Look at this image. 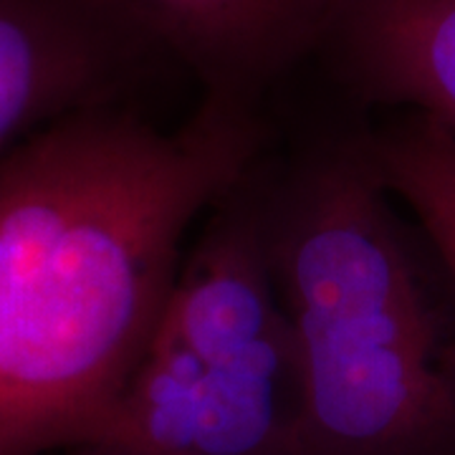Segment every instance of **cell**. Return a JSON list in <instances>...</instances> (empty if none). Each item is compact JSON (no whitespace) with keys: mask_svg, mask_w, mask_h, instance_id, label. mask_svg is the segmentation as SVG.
<instances>
[{"mask_svg":"<svg viewBox=\"0 0 455 455\" xmlns=\"http://www.w3.org/2000/svg\"><path fill=\"white\" fill-rule=\"evenodd\" d=\"M274 132L203 97L172 130L92 107L0 155V455H61L109 420L193 228Z\"/></svg>","mask_w":455,"mask_h":455,"instance_id":"cell-1","label":"cell"},{"mask_svg":"<svg viewBox=\"0 0 455 455\" xmlns=\"http://www.w3.org/2000/svg\"><path fill=\"white\" fill-rule=\"evenodd\" d=\"M344 107L256 163L299 362L293 455H455V276Z\"/></svg>","mask_w":455,"mask_h":455,"instance_id":"cell-2","label":"cell"},{"mask_svg":"<svg viewBox=\"0 0 455 455\" xmlns=\"http://www.w3.org/2000/svg\"><path fill=\"white\" fill-rule=\"evenodd\" d=\"M296 420L291 329L223 339L157 322L109 420L61 455H293Z\"/></svg>","mask_w":455,"mask_h":455,"instance_id":"cell-3","label":"cell"},{"mask_svg":"<svg viewBox=\"0 0 455 455\" xmlns=\"http://www.w3.org/2000/svg\"><path fill=\"white\" fill-rule=\"evenodd\" d=\"M203 97L260 107L263 94L319 53L341 0H122Z\"/></svg>","mask_w":455,"mask_h":455,"instance_id":"cell-4","label":"cell"},{"mask_svg":"<svg viewBox=\"0 0 455 455\" xmlns=\"http://www.w3.org/2000/svg\"><path fill=\"white\" fill-rule=\"evenodd\" d=\"M316 56L347 107L420 112L455 132V0H341Z\"/></svg>","mask_w":455,"mask_h":455,"instance_id":"cell-5","label":"cell"},{"mask_svg":"<svg viewBox=\"0 0 455 455\" xmlns=\"http://www.w3.org/2000/svg\"><path fill=\"white\" fill-rule=\"evenodd\" d=\"M372 163L455 276V132L420 112L370 124Z\"/></svg>","mask_w":455,"mask_h":455,"instance_id":"cell-6","label":"cell"}]
</instances>
